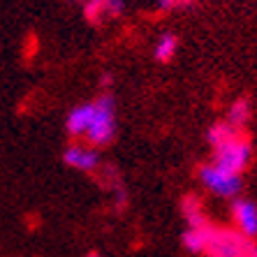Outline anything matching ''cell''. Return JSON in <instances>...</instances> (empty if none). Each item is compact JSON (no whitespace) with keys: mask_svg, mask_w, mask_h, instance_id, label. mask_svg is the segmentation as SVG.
Masks as SVG:
<instances>
[{"mask_svg":"<svg viewBox=\"0 0 257 257\" xmlns=\"http://www.w3.org/2000/svg\"><path fill=\"white\" fill-rule=\"evenodd\" d=\"M250 156H252L250 142L236 132L234 137H229L227 142H222L220 146L213 149V167L222 169L227 174H234V176H241L243 169L248 167V162H250Z\"/></svg>","mask_w":257,"mask_h":257,"instance_id":"cell-1","label":"cell"},{"mask_svg":"<svg viewBox=\"0 0 257 257\" xmlns=\"http://www.w3.org/2000/svg\"><path fill=\"white\" fill-rule=\"evenodd\" d=\"M95 111H93V120H90L88 130L84 137L88 139L90 146H107L116 135V111H114V97L111 95H100L95 102Z\"/></svg>","mask_w":257,"mask_h":257,"instance_id":"cell-2","label":"cell"},{"mask_svg":"<svg viewBox=\"0 0 257 257\" xmlns=\"http://www.w3.org/2000/svg\"><path fill=\"white\" fill-rule=\"evenodd\" d=\"M248 241L243 234L236 229H225V227H213L211 225L209 241H206V255L209 257H241L245 250Z\"/></svg>","mask_w":257,"mask_h":257,"instance_id":"cell-3","label":"cell"},{"mask_svg":"<svg viewBox=\"0 0 257 257\" xmlns=\"http://www.w3.org/2000/svg\"><path fill=\"white\" fill-rule=\"evenodd\" d=\"M199 181L206 186V190H211L213 195L225 197V199L236 197L241 190V176L222 172V169L213 167V165H204L199 169Z\"/></svg>","mask_w":257,"mask_h":257,"instance_id":"cell-4","label":"cell"},{"mask_svg":"<svg viewBox=\"0 0 257 257\" xmlns=\"http://www.w3.org/2000/svg\"><path fill=\"white\" fill-rule=\"evenodd\" d=\"M232 218L236 222V232L243 234L245 239L257 236V206L248 199H236L232 204Z\"/></svg>","mask_w":257,"mask_h":257,"instance_id":"cell-5","label":"cell"},{"mask_svg":"<svg viewBox=\"0 0 257 257\" xmlns=\"http://www.w3.org/2000/svg\"><path fill=\"white\" fill-rule=\"evenodd\" d=\"M63 162L72 169L79 172H95L100 167V156L95 149H86V146H67L63 153Z\"/></svg>","mask_w":257,"mask_h":257,"instance_id":"cell-6","label":"cell"},{"mask_svg":"<svg viewBox=\"0 0 257 257\" xmlns=\"http://www.w3.org/2000/svg\"><path fill=\"white\" fill-rule=\"evenodd\" d=\"M93 111H95L93 102H86V104H79V107L72 109L65 120V127L70 132V137H84L90 125V120H93Z\"/></svg>","mask_w":257,"mask_h":257,"instance_id":"cell-7","label":"cell"},{"mask_svg":"<svg viewBox=\"0 0 257 257\" xmlns=\"http://www.w3.org/2000/svg\"><path fill=\"white\" fill-rule=\"evenodd\" d=\"M181 211H183V218H186L188 227H204V225H209L206 211H204L199 197H195V195H188V197L183 199Z\"/></svg>","mask_w":257,"mask_h":257,"instance_id":"cell-8","label":"cell"},{"mask_svg":"<svg viewBox=\"0 0 257 257\" xmlns=\"http://www.w3.org/2000/svg\"><path fill=\"white\" fill-rule=\"evenodd\" d=\"M248 120H250V102H248V97L234 100L227 111V120H225V123H227L232 130H241V127H245Z\"/></svg>","mask_w":257,"mask_h":257,"instance_id":"cell-9","label":"cell"},{"mask_svg":"<svg viewBox=\"0 0 257 257\" xmlns=\"http://www.w3.org/2000/svg\"><path fill=\"white\" fill-rule=\"evenodd\" d=\"M209 232L211 225H204V227H188V232L183 234V245H186L190 252H204L206 250V241H209Z\"/></svg>","mask_w":257,"mask_h":257,"instance_id":"cell-10","label":"cell"},{"mask_svg":"<svg viewBox=\"0 0 257 257\" xmlns=\"http://www.w3.org/2000/svg\"><path fill=\"white\" fill-rule=\"evenodd\" d=\"M176 35H172V33H162L160 40L156 42V58L160 60V63H167V60L174 58V54H176Z\"/></svg>","mask_w":257,"mask_h":257,"instance_id":"cell-11","label":"cell"},{"mask_svg":"<svg viewBox=\"0 0 257 257\" xmlns=\"http://www.w3.org/2000/svg\"><path fill=\"white\" fill-rule=\"evenodd\" d=\"M234 135H236V130H232L225 120H220V123H215V125L209 127V132H206V142L215 149V146H220L222 142H227V139L234 137Z\"/></svg>","mask_w":257,"mask_h":257,"instance_id":"cell-12","label":"cell"},{"mask_svg":"<svg viewBox=\"0 0 257 257\" xmlns=\"http://www.w3.org/2000/svg\"><path fill=\"white\" fill-rule=\"evenodd\" d=\"M84 17L88 19L90 24H97L104 14V0H86L84 3Z\"/></svg>","mask_w":257,"mask_h":257,"instance_id":"cell-13","label":"cell"},{"mask_svg":"<svg viewBox=\"0 0 257 257\" xmlns=\"http://www.w3.org/2000/svg\"><path fill=\"white\" fill-rule=\"evenodd\" d=\"M125 10V3L123 0H104V14L107 17H120Z\"/></svg>","mask_w":257,"mask_h":257,"instance_id":"cell-14","label":"cell"},{"mask_svg":"<svg viewBox=\"0 0 257 257\" xmlns=\"http://www.w3.org/2000/svg\"><path fill=\"white\" fill-rule=\"evenodd\" d=\"M186 5H190V0H158V7L162 12H172V10H179Z\"/></svg>","mask_w":257,"mask_h":257,"instance_id":"cell-15","label":"cell"},{"mask_svg":"<svg viewBox=\"0 0 257 257\" xmlns=\"http://www.w3.org/2000/svg\"><path fill=\"white\" fill-rule=\"evenodd\" d=\"M241 257H257V245L252 243V241H248V245H245V250Z\"/></svg>","mask_w":257,"mask_h":257,"instance_id":"cell-16","label":"cell"},{"mask_svg":"<svg viewBox=\"0 0 257 257\" xmlns=\"http://www.w3.org/2000/svg\"><path fill=\"white\" fill-rule=\"evenodd\" d=\"M88 257H100V255H95V252H90V255Z\"/></svg>","mask_w":257,"mask_h":257,"instance_id":"cell-17","label":"cell"}]
</instances>
